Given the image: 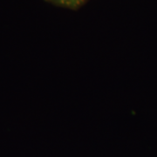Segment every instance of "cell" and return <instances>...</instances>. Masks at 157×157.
<instances>
[{
	"mask_svg": "<svg viewBox=\"0 0 157 157\" xmlns=\"http://www.w3.org/2000/svg\"><path fill=\"white\" fill-rule=\"evenodd\" d=\"M58 2H60L62 4H65V5H75L78 3L80 0H55Z\"/></svg>",
	"mask_w": 157,
	"mask_h": 157,
	"instance_id": "cell-1",
	"label": "cell"
}]
</instances>
